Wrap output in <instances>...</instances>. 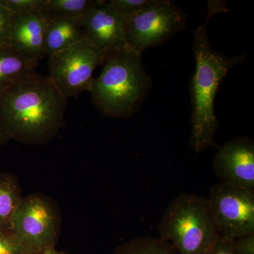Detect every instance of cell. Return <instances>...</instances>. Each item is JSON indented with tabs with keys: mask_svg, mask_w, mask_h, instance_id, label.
<instances>
[{
	"mask_svg": "<svg viewBox=\"0 0 254 254\" xmlns=\"http://www.w3.org/2000/svg\"><path fill=\"white\" fill-rule=\"evenodd\" d=\"M65 98L50 76L36 74L0 95V115L11 139L46 145L64 126Z\"/></svg>",
	"mask_w": 254,
	"mask_h": 254,
	"instance_id": "cell-1",
	"label": "cell"
},
{
	"mask_svg": "<svg viewBox=\"0 0 254 254\" xmlns=\"http://www.w3.org/2000/svg\"><path fill=\"white\" fill-rule=\"evenodd\" d=\"M208 15L204 23L193 31V51L195 72L190 83L192 115L191 134L189 145L195 153L211 146H217L215 134L219 121L215 113V96L227 73L245 61L247 53L229 57L211 48L207 35V25L214 14L226 12V3L208 1Z\"/></svg>",
	"mask_w": 254,
	"mask_h": 254,
	"instance_id": "cell-2",
	"label": "cell"
},
{
	"mask_svg": "<svg viewBox=\"0 0 254 254\" xmlns=\"http://www.w3.org/2000/svg\"><path fill=\"white\" fill-rule=\"evenodd\" d=\"M101 73L93 78L88 92L102 115L129 118L139 110L151 87L141 55L127 48L107 54Z\"/></svg>",
	"mask_w": 254,
	"mask_h": 254,
	"instance_id": "cell-3",
	"label": "cell"
},
{
	"mask_svg": "<svg viewBox=\"0 0 254 254\" xmlns=\"http://www.w3.org/2000/svg\"><path fill=\"white\" fill-rule=\"evenodd\" d=\"M157 228L159 236L168 241L179 254H206L220 237L208 198L195 193L177 195Z\"/></svg>",
	"mask_w": 254,
	"mask_h": 254,
	"instance_id": "cell-4",
	"label": "cell"
},
{
	"mask_svg": "<svg viewBox=\"0 0 254 254\" xmlns=\"http://www.w3.org/2000/svg\"><path fill=\"white\" fill-rule=\"evenodd\" d=\"M61 225L58 203L43 193H32L23 197L11 231L27 254H40L55 248Z\"/></svg>",
	"mask_w": 254,
	"mask_h": 254,
	"instance_id": "cell-5",
	"label": "cell"
},
{
	"mask_svg": "<svg viewBox=\"0 0 254 254\" xmlns=\"http://www.w3.org/2000/svg\"><path fill=\"white\" fill-rule=\"evenodd\" d=\"M188 16L170 0H153L139 12L123 17L128 48L142 54L187 28Z\"/></svg>",
	"mask_w": 254,
	"mask_h": 254,
	"instance_id": "cell-6",
	"label": "cell"
},
{
	"mask_svg": "<svg viewBox=\"0 0 254 254\" xmlns=\"http://www.w3.org/2000/svg\"><path fill=\"white\" fill-rule=\"evenodd\" d=\"M107 54L85 38L49 57L50 77L66 99L77 98L88 91L95 68Z\"/></svg>",
	"mask_w": 254,
	"mask_h": 254,
	"instance_id": "cell-7",
	"label": "cell"
},
{
	"mask_svg": "<svg viewBox=\"0 0 254 254\" xmlns=\"http://www.w3.org/2000/svg\"><path fill=\"white\" fill-rule=\"evenodd\" d=\"M209 208L220 236L235 240L254 233V190L215 184Z\"/></svg>",
	"mask_w": 254,
	"mask_h": 254,
	"instance_id": "cell-8",
	"label": "cell"
},
{
	"mask_svg": "<svg viewBox=\"0 0 254 254\" xmlns=\"http://www.w3.org/2000/svg\"><path fill=\"white\" fill-rule=\"evenodd\" d=\"M213 168L221 183L254 190V142L248 136H237L220 147Z\"/></svg>",
	"mask_w": 254,
	"mask_h": 254,
	"instance_id": "cell-9",
	"label": "cell"
},
{
	"mask_svg": "<svg viewBox=\"0 0 254 254\" xmlns=\"http://www.w3.org/2000/svg\"><path fill=\"white\" fill-rule=\"evenodd\" d=\"M82 26L86 39L105 53L128 48L123 16L103 1H97L82 20Z\"/></svg>",
	"mask_w": 254,
	"mask_h": 254,
	"instance_id": "cell-10",
	"label": "cell"
},
{
	"mask_svg": "<svg viewBox=\"0 0 254 254\" xmlns=\"http://www.w3.org/2000/svg\"><path fill=\"white\" fill-rule=\"evenodd\" d=\"M49 18L46 13L14 15L9 46L19 54L39 62L45 55V34Z\"/></svg>",
	"mask_w": 254,
	"mask_h": 254,
	"instance_id": "cell-11",
	"label": "cell"
},
{
	"mask_svg": "<svg viewBox=\"0 0 254 254\" xmlns=\"http://www.w3.org/2000/svg\"><path fill=\"white\" fill-rule=\"evenodd\" d=\"M85 38L82 21L49 18L45 34V55L50 57Z\"/></svg>",
	"mask_w": 254,
	"mask_h": 254,
	"instance_id": "cell-12",
	"label": "cell"
},
{
	"mask_svg": "<svg viewBox=\"0 0 254 254\" xmlns=\"http://www.w3.org/2000/svg\"><path fill=\"white\" fill-rule=\"evenodd\" d=\"M38 62L19 54L9 46H0V95L18 82L36 74Z\"/></svg>",
	"mask_w": 254,
	"mask_h": 254,
	"instance_id": "cell-13",
	"label": "cell"
},
{
	"mask_svg": "<svg viewBox=\"0 0 254 254\" xmlns=\"http://www.w3.org/2000/svg\"><path fill=\"white\" fill-rule=\"evenodd\" d=\"M23 197L18 177L9 173H0V230L11 231Z\"/></svg>",
	"mask_w": 254,
	"mask_h": 254,
	"instance_id": "cell-14",
	"label": "cell"
},
{
	"mask_svg": "<svg viewBox=\"0 0 254 254\" xmlns=\"http://www.w3.org/2000/svg\"><path fill=\"white\" fill-rule=\"evenodd\" d=\"M113 254H179L168 241L161 237H136L118 246Z\"/></svg>",
	"mask_w": 254,
	"mask_h": 254,
	"instance_id": "cell-15",
	"label": "cell"
},
{
	"mask_svg": "<svg viewBox=\"0 0 254 254\" xmlns=\"http://www.w3.org/2000/svg\"><path fill=\"white\" fill-rule=\"evenodd\" d=\"M97 4L93 0H48L46 13L48 18L82 21Z\"/></svg>",
	"mask_w": 254,
	"mask_h": 254,
	"instance_id": "cell-16",
	"label": "cell"
},
{
	"mask_svg": "<svg viewBox=\"0 0 254 254\" xmlns=\"http://www.w3.org/2000/svg\"><path fill=\"white\" fill-rule=\"evenodd\" d=\"M48 0H2L5 6L14 15L46 13Z\"/></svg>",
	"mask_w": 254,
	"mask_h": 254,
	"instance_id": "cell-17",
	"label": "cell"
},
{
	"mask_svg": "<svg viewBox=\"0 0 254 254\" xmlns=\"http://www.w3.org/2000/svg\"><path fill=\"white\" fill-rule=\"evenodd\" d=\"M152 1L153 0H108L103 2L117 14L126 17L139 12Z\"/></svg>",
	"mask_w": 254,
	"mask_h": 254,
	"instance_id": "cell-18",
	"label": "cell"
},
{
	"mask_svg": "<svg viewBox=\"0 0 254 254\" xmlns=\"http://www.w3.org/2000/svg\"><path fill=\"white\" fill-rule=\"evenodd\" d=\"M0 254H27L18 243L14 234L0 230Z\"/></svg>",
	"mask_w": 254,
	"mask_h": 254,
	"instance_id": "cell-19",
	"label": "cell"
},
{
	"mask_svg": "<svg viewBox=\"0 0 254 254\" xmlns=\"http://www.w3.org/2000/svg\"><path fill=\"white\" fill-rule=\"evenodd\" d=\"M14 14L0 0V46H9L10 31Z\"/></svg>",
	"mask_w": 254,
	"mask_h": 254,
	"instance_id": "cell-20",
	"label": "cell"
},
{
	"mask_svg": "<svg viewBox=\"0 0 254 254\" xmlns=\"http://www.w3.org/2000/svg\"><path fill=\"white\" fill-rule=\"evenodd\" d=\"M206 254H240L237 252L233 240L220 236Z\"/></svg>",
	"mask_w": 254,
	"mask_h": 254,
	"instance_id": "cell-21",
	"label": "cell"
},
{
	"mask_svg": "<svg viewBox=\"0 0 254 254\" xmlns=\"http://www.w3.org/2000/svg\"><path fill=\"white\" fill-rule=\"evenodd\" d=\"M237 252L240 254H254V233L233 240Z\"/></svg>",
	"mask_w": 254,
	"mask_h": 254,
	"instance_id": "cell-22",
	"label": "cell"
},
{
	"mask_svg": "<svg viewBox=\"0 0 254 254\" xmlns=\"http://www.w3.org/2000/svg\"><path fill=\"white\" fill-rule=\"evenodd\" d=\"M10 139H11V138H10L6 127H5L1 115H0V147L6 145Z\"/></svg>",
	"mask_w": 254,
	"mask_h": 254,
	"instance_id": "cell-23",
	"label": "cell"
},
{
	"mask_svg": "<svg viewBox=\"0 0 254 254\" xmlns=\"http://www.w3.org/2000/svg\"><path fill=\"white\" fill-rule=\"evenodd\" d=\"M65 254L63 253V252H59L55 248L49 249V250L45 251V252H42L41 254Z\"/></svg>",
	"mask_w": 254,
	"mask_h": 254,
	"instance_id": "cell-24",
	"label": "cell"
}]
</instances>
